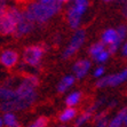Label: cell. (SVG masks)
Returning <instances> with one entry per match:
<instances>
[{
	"mask_svg": "<svg viewBox=\"0 0 127 127\" xmlns=\"http://www.w3.org/2000/svg\"><path fill=\"white\" fill-rule=\"evenodd\" d=\"M61 6H62V3H60L59 1L52 3V5H44V3L34 1V2L30 3L23 10V13L33 23L44 24L48 20L59 14L61 10Z\"/></svg>",
	"mask_w": 127,
	"mask_h": 127,
	"instance_id": "obj_1",
	"label": "cell"
},
{
	"mask_svg": "<svg viewBox=\"0 0 127 127\" xmlns=\"http://www.w3.org/2000/svg\"><path fill=\"white\" fill-rule=\"evenodd\" d=\"M23 16V12L15 7H10L6 13L0 15V34L12 35L16 33L17 24Z\"/></svg>",
	"mask_w": 127,
	"mask_h": 127,
	"instance_id": "obj_2",
	"label": "cell"
},
{
	"mask_svg": "<svg viewBox=\"0 0 127 127\" xmlns=\"http://www.w3.org/2000/svg\"><path fill=\"white\" fill-rule=\"evenodd\" d=\"M46 53V47L44 45H30L23 49L22 59L27 65L37 68L41 64V60Z\"/></svg>",
	"mask_w": 127,
	"mask_h": 127,
	"instance_id": "obj_3",
	"label": "cell"
},
{
	"mask_svg": "<svg viewBox=\"0 0 127 127\" xmlns=\"http://www.w3.org/2000/svg\"><path fill=\"white\" fill-rule=\"evenodd\" d=\"M85 40H86V31L85 30H83V29L76 30V32L73 33L69 45L65 47V49L63 50L62 59L69 60L73 56V55H76V53H77L78 50L81 48V46L84 45Z\"/></svg>",
	"mask_w": 127,
	"mask_h": 127,
	"instance_id": "obj_4",
	"label": "cell"
},
{
	"mask_svg": "<svg viewBox=\"0 0 127 127\" xmlns=\"http://www.w3.org/2000/svg\"><path fill=\"white\" fill-rule=\"evenodd\" d=\"M127 81V66L123 70L112 74L104 76L103 78L97 79L96 87L97 88H105V87H117Z\"/></svg>",
	"mask_w": 127,
	"mask_h": 127,
	"instance_id": "obj_5",
	"label": "cell"
},
{
	"mask_svg": "<svg viewBox=\"0 0 127 127\" xmlns=\"http://www.w3.org/2000/svg\"><path fill=\"white\" fill-rule=\"evenodd\" d=\"M20 60V55L14 49H5L0 54V64L6 69H13L16 66Z\"/></svg>",
	"mask_w": 127,
	"mask_h": 127,
	"instance_id": "obj_6",
	"label": "cell"
},
{
	"mask_svg": "<svg viewBox=\"0 0 127 127\" xmlns=\"http://www.w3.org/2000/svg\"><path fill=\"white\" fill-rule=\"evenodd\" d=\"M92 66V62L87 59H81L78 60L74 62V64L72 65V72L73 76L77 79H83L88 74L89 70Z\"/></svg>",
	"mask_w": 127,
	"mask_h": 127,
	"instance_id": "obj_7",
	"label": "cell"
},
{
	"mask_svg": "<svg viewBox=\"0 0 127 127\" xmlns=\"http://www.w3.org/2000/svg\"><path fill=\"white\" fill-rule=\"evenodd\" d=\"M33 28H34V23L31 20H29L23 13V16L17 24V30L15 33V37H23V35L29 34L30 32H32Z\"/></svg>",
	"mask_w": 127,
	"mask_h": 127,
	"instance_id": "obj_8",
	"label": "cell"
},
{
	"mask_svg": "<svg viewBox=\"0 0 127 127\" xmlns=\"http://www.w3.org/2000/svg\"><path fill=\"white\" fill-rule=\"evenodd\" d=\"M81 17H83V15L80 14L73 6H71L68 9L66 20H68V24L71 29L78 30V27L80 25V22H81Z\"/></svg>",
	"mask_w": 127,
	"mask_h": 127,
	"instance_id": "obj_9",
	"label": "cell"
},
{
	"mask_svg": "<svg viewBox=\"0 0 127 127\" xmlns=\"http://www.w3.org/2000/svg\"><path fill=\"white\" fill-rule=\"evenodd\" d=\"M95 112H96V111H95L94 108H93V106H89L88 109H86L84 112H81L77 118H76V120H74V126L76 127L85 126V125L93 118V116H94Z\"/></svg>",
	"mask_w": 127,
	"mask_h": 127,
	"instance_id": "obj_10",
	"label": "cell"
},
{
	"mask_svg": "<svg viewBox=\"0 0 127 127\" xmlns=\"http://www.w3.org/2000/svg\"><path fill=\"white\" fill-rule=\"evenodd\" d=\"M76 77L73 74H66L57 84V92L59 93H65L69 88H71L74 85Z\"/></svg>",
	"mask_w": 127,
	"mask_h": 127,
	"instance_id": "obj_11",
	"label": "cell"
},
{
	"mask_svg": "<svg viewBox=\"0 0 127 127\" xmlns=\"http://www.w3.org/2000/svg\"><path fill=\"white\" fill-rule=\"evenodd\" d=\"M78 111L76 108H70V106H66L62 112L59 115V120L63 124H66V123H70L71 120L77 118Z\"/></svg>",
	"mask_w": 127,
	"mask_h": 127,
	"instance_id": "obj_12",
	"label": "cell"
},
{
	"mask_svg": "<svg viewBox=\"0 0 127 127\" xmlns=\"http://www.w3.org/2000/svg\"><path fill=\"white\" fill-rule=\"evenodd\" d=\"M16 98V92L15 88L8 87L6 85H0V102H7Z\"/></svg>",
	"mask_w": 127,
	"mask_h": 127,
	"instance_id": "obj_13",
	"label": "cell"
},
{
	"mask_svg": "<svg viewBox=\"0 0 127 127\" xmlns=\"http://www.w3.org/2000/svg\"><path fill=\"white\" fill-rule=\"evenodd\" d=\"M126 113H127V108H123L121 110H119L118 112H117V115L109 121L108 127H125L124 119H125Z\"/></svg>",
	"mask_w": 127,
	"mask_h": 127,
	"instance_id": "obj_14",
	"label": "cell"
},
{
	"mask_svg": "<svg viewBox=\"0 0 127 127\" xmlns=\"http://www.w3.org/2000/svg\"><path fill=\"white\" fill-rule=\"evenodd\" d=\"M81 98H83V93L79 92V91H74V92H71L70 94L66 96V98H65V104H66V106L74 108L77 104L80 103Z\"/></svg>",
	"mask_w": 127,
	"mask_h": 127,
	"instance_id": "obj_15",
	"label": "cell"
},
{
	"mask_svg": "<svg viewBox=\"0 0 127 127\" xmlns=\"http://www.w3.org/2000/svg\"><path fill=\"white\" fill-rule=\"evenodd\" d=\"M94 120H95L94 127H108L109 121H110L108 119V112H106L105 110L96 113L94 117Z\"/></svg>",
	"mask_w": 127,
	"mask_h": 127,
	"instance_id": "obj_16",
	"label": "cell"
},
{
	"mask_svg": "<svg viewBox=\"0 0 127 127\" xmlns=\"http://www.w3.org/2000/svg\"><path fill=\"white\" fill-rule=\"evenodd\" d=\"M105 49H106L105 45H104L102 41H97V42H94V44L88 48V54L91 55V57L94 60L97 55H100V54Z\"/></svg>",
	"mask_w": 127,
	"mask_h": 127,
	"instance_id": "obj_17",
	"label": "cell"
},
{
	"mask_svg": "<svg viewBox=\"0 0 127 127\" xmlns=\"http://www.w3.org/2000/svg\"><path fill=\"white\" fill-rule=\"evenodd\" d=\"M2 119H3V124H5L6 127H13L14 125L18 124L17 116L14 112H5L2 116Z\"/></svg>",
	"mask_w": 127,
	"mask_h": 127,
	"instance_id": "obj_18",
	"label": "cell"
},
{
	"mask_svg": "<svg viewBox=\"0 0 127 127\" xmlns=\"http://www.w3.org/2000/svg\"><path fill=\"white\" fill-rule=\"evenodd\" d=\"M72 6L77 9L81 15H84L89 6V0H73V5Z\"/></svg>",
	"mask_w": 127,
	"mask_h": 127,
	"instance_id": "obj_19",
	"label": "cell"
},
{
	"mask_svg": "<svg viewBox=\"0 0 127 127\" xmlns=\"http://www.w3.org/2000/svg\"><path fill=\"white\" fill-rule=\"evenodd\" d=\"M48 126V118L45 116H40L38 118L33 120L31 124H29L28 127H47Z\"/></svg>",
	"mask_w": 127,
	"mask_h": 127,
	"instance_id": "obj_20",
	"label": "cell"
},
{
	"mask_svg": "<svg viewBox=\"0 0 127 127\" xmlns=\"http://www.w3.org/2000/svg\"><path fill=\"white\" fill-rule=\"evenodd\" d=\"M110 56H111V54H110V52L108 50V48H106V49L103 50L100 55H97V56L95 57L94 61L96 63H98V64H103V63H105L106 61L110 59Z\"/></svg>",
	"mask_w": 127,
	"mask_h": 127,
	"instance_id": "obj_21",
	"label": "cell"
},
{
	"mask_svg": "<svg viewBox=\"0 0 127 127\" xmlns=\"http://www.w3.org/2000/svg\"><path fill=\"white\" fill-rule=\"evenodd\" d=\"M105 76V68H104L102 64H98L96 68L93 70V77L97 78V79H101Z\"/></svg>",
	"mask_w": 127,
	"mask_h": 127,
	"instance_id": "obj_22",
	"label": "cell"
},
{
	"mask_svg": "<svg viewBox=\"0 0 127 127\" xmlns=\"http://www.w3.org/2000/svg\"><path fill=\"white\" fill-rule=\"evenodd\" d=\"M117 32H118V37L120 39V41L124 44L125 42V39L127 38V27L124 25V24H121L117 28Z\"/></svg>",
	"mask_w": 127,
	"mask_h": 127,
	"instance_id": "obj_23",
	"label": "cell"
},
{
	"mask_svg": "<svg viewBox=\"0 0 127 127\" xmlns=\"http://www.w3.org/2000/svg\"><path fill=\"white\" fill-rule=\"evenodd\" d=\"M8 6H7V0H0V15L7 12Z\"/></svg>",
	"mask_w": 127,
	"mask_h": 127,
	"instance_id": "obj_24",
	"label": "cell"
},
{
	"mask_svg": "<svg viewBox=\"0 0 127 127\" xmlns=\"http://www.w3.org/2000/svg\"><path fill=\"white\" fill-rule=\"evenodd\" d=\"M120 49H121V55L124 57H127V41H125L124 44H123Z\"/></svg>",
	"mask_w": 127,
	"mask_h": 127,
	"instance_id": "obj_25",
	"label": "cell"
},
{
	"mask_svg": "<svg viewBox=\"0 0 127 127\" xmlns=\"http://www.w3.org/2000/svg\"><path fill=\"white\" fill-rule=\"evenodd\" d=\"M34 1L40 2V3H44V5H52V3L57 2V0H34Z\"/></svg>",
	"mask_w": 127,
	"mask_h": 127,
	"instance_id": "obj_26",
	"label": "cell"
},
{
	"mask_svg": "<svg viewBox=\"0 0 127 127\" xmlns=\"http://www.w3.org/2000/svg\"><path fill=\"white\" fill-rule=\"evenodd\" d=\"M121 13H123V15H124L125 17H126V20H127V0L125 1L124 3H123V9H121Z\"/></svg>",
	"mask_w": 127,
	"mask_h": 127,
	"instance_id": "obj_27",
	"label": "cell"
},
{
	"mask_svg": "<svg viewBox=\"0 0 127 127\" xmlns=\"http://www.w3.org/2000/svg\"><path fill=\"white\" fill-rule=\"evenodd\" d=\"M5 126V124H3V119H2V117L0 116V127H3Z\"/></svg>",
	"mask_w": 127,
	"mask_h": 127,
	"instance_id": "obj_28",
	"label": "cell"
},
{
	"mask_svg": "<svg viewBox=\"0 0 127 127\" xmlns=\"http://www.w3.org/2000/svg\"><path fill=\"white\" fill-rule=\"evenodd\" d=\"M124 126L127 127V113H126V116H125V119H124Z\"/></svg>",
	"mask_w": 127,
	"mask_h": 127,
	"instance_id": "obj_29",
	"label": "cell"
},
{
	"mask_svg": "<svg viewBox=\"0 0 127 127\" xmlns=\"http://www.w3.org/2000/svg\"><path fill=\"white\" fill-rule=\"evenodd\" d=\"M60 3H65V2H69L70 0H57Z\"/></svg>",
	"mask_w": 127,
	"mask_h": 127,
	"instance_id": "obj_30",
	"label": "cell"
},
{
	"mask_svg": "<svg viewBox=\"0 0 127 127\" xmlns=\"http://www.w3.org/2000/svg\"><path fill=\"white\" fill-rule=\"evenodd\" d=\"M103 2H112V1H115V0H102Z\"/></svg>",
	"mask_w": 127,
	"mask_h": 127,
	"instance_id": "obj_31",
	"label": "cell"
},
{
	"mask_svg": "<svg viewBox=\"0 0 127 127\" xmlns=\"http://www.w3.org/2000/svg\"><path fill=\"white\" fill-rule=\"evenodd\" d=\"M13 127H22V126H21V124H20V123H18V124L14 125V126H13Z\"/></svg>",
	"mask_w": 127,
	"mask_h": 127,
	"instance_id": "obj_32",
	"label": "cell"
},
{
	"mask_svg": "<svg viewBox=\"0 0 127 127\" xmlns=\"http://www.w3.org/2000/svg\"><path fill=\"white\" fill-rule=\"evenodd\" d=\"M118 1H119V2H120V3H124L125 1H126V0H118Z\"/></svg>",
	"mask_w": 127,
	"mask_h": 127,
	"instance_id": "obj_33",
	"label": "cell"
},
{
	"mask_svg": "<svg viewBox=\"0 0 127 127\" xmlns=\"http://www.w3.org/2000/svg\"><path fill=\"white\" fill-rule=\"evenodd\" d=\"M59 127H68V126H65V125H61V126H59Z\"/></svg>",
	"mask_w": 127,
	"mask_h": 127,
	"instance_id": "obj_34",
	"label": "cell"
},
{
	"mask_svg": "<svg viewBox=\"0 0 127 127\" xmlns=\"http://www.w3.org/2000/svg\"><path fill=\"white\" fill-rule=\"evenodd\" d=\"M83 127H92V126H89V125H85V126H83Z\"/></svg>",
	"mask_w": 127,
	"mask_h": 127,
	"instance_id": "obj_35",
	"label": "cell"
}]
</instances>
